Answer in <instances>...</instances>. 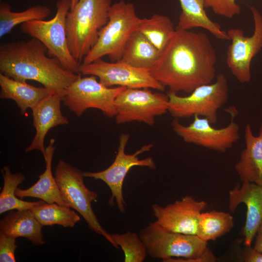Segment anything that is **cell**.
<instances>
[{
  "label": "cell",
  "mask_w": 262,
  "mask_h": 262,
  "mask_svg": "<svg viewBox=\"0 0 262 262\" xmlns=\"http://www.w3.org/2000/svg\"><path fill=\"white\" fill-rule=\"evenodd\" d=\"M216 61V50L207 34L176 29L149 72L169 91L191 93L212 82Z\"/></svg>",
  "instance_id": "1"
},
{
  "label": "cell",
  "mask_w": 262,
  "mask_h": 262,
  "mask_svg": "<svg viewBox=\"0 0 262 262\" xmlns=\"http://www.w3.org/2000/svg\"><path fill=\"white\" fill-rule=\"evenodd\" d=\"M0 73L21 82H37L61 96L81 76L49 56L47 48L32 37L0 44Z\"/></svg>",
  "instance_id": "2"
},
{
  "label": "cell",
  "mask_w": 262,
  "mask_h": 262,
  "mask_svg": "<svg viewBox=\"0 0 262 262\" xmlns=\"http://www.w3.org/2000/svg\"><path fill=\"white\" fill-rule=\"evenodd\" d=\"M147 254L165 262H214L217 260L207 242L197 235L168 231L155 221L140 231Z\"/></svg>",
  "instance_id": "3"
},
{
  "label": "cell",
  "mask_w": 262,
  "mask_h": 262,
  "mask_svg": "<svg viewBox=\"0 0 262 262\" xmlns=\"http://www.w3.org/2000/svg\"><path fill=\"white\" fill-rule=\"evenodd\" d=\"M112 0H79L66 18L69 49L81 63L97 42L101 29L107 23Z\"/></svg>",
  "instance_id": "4"
},
{
  "label": "cell",
  "mask_w": 262,
  "mask_h": 262,
  "mask_svg": "<svg viewBox=\"0 0 262 262\" xmlns=\"http://www.w3.org/2000/svg\"><path fill=\"white\" fill-rule=\"evenodd\" d=\"M140 20L132 3L122 0L113 4L107 23L100 31L97 42L84 57L82 64L91 63L106 55L113 61H119L127 39L137 30Z\"/></svg>",
  "instance_id": "5"
},
{
  "label": "cell",
  "mask_w": 262,
  "mask_h": 262,
  "mask_svg": "<svg viewBox=\"0 0 262 262\" xmlns=\"http://www.w3.org/2000/svg\"><path fill=\"white\" fill-rule=\"evenodd\" d=\"M229 92L227 79L224 74L219 73L214 82L198 86L187 96L181 97L169 91L168 112L174 118L197 115L207 118L212 124H215L218 110L228 100Z\"/></svg>",
  "instance_id": "6"
},
{
  "label": "cell",
  "mask_w": 262,
  "mask_h": 262,
  "mask_svg": "<svg viewBox=\"0 0 262 262\" xmlns=\"http://www.w3.org/2000/svg\"><path fill=\"white\" fill-rule=\"evenodd\" d=\"M71 0H58L56 12L50 20H35L20 25L21 32L40 41L47 49L49 56L57 58L67 69L79 73L81 63L71 54L67 44L66 18Z\"/></svg>",
  "instance_id": "7"
},
{
  "label": "cell",
  "mask_w": 262,
  "mask_h": 262,
  "mask_svg": "<svg viewBox=\"0 0 262 262\" xmlns=\"http://www.w3.org/2000/svg\"><path fill=\"white\" fill-rule=\"evenodd\" d=\"M84 177L81 170L64 160H60L55 167V179L68 206L83 217L91 230L104 237L118 249L111 234L101 226L93 211L92 203L97 201L98 194L85 185Z\"/></svg>",
  "instance_id": "8"
},
{
  "label": "cell",
  "mask_w": 262,
  "mask_h": 262,
  "mask_svg": "<svg viewBox=\"0 0 262 262\" xmlns=\"http://www.w3.org/2000/svg\"><path fill=\"white\" fill-rule=\"evenodd\" d=\"M126 88L106 87L95 76H80L65 89L62 102L78 117L87 109L94 108L108 117H113L116 115L115 98Z\"/></svg>",
  "instance_id": "9"
},
{
  "label": "cell",
  "mask_w": 262,
  "mask_h": 262,
  "mask_svg": "<svg viewBox=\"0 0 262 262\" xmlns=\"http://www.w3.org/2000/svg\"><path fill=\"white\" fill-rule=\"evenodd\" d=\"M130 138L127 133H122L119 137V145L115 158L112 164L106 169L98 172H84L85 177L100 180L109 187L112 196L109 203L112 206L114 201L121 213L125 211L126 203L123 195V185L124 179L130 170L133 167H147L151 169L156 168L151 157L139 159L138 155L149 151L153 147L152 144L144 145L133 154H126L125 147Z\"/></svg>",
  "instance_id": "10"
},
{
  "label": "cell",
  "mask_w": 262,
  "mask_h": 262,
  "mask_svg": "<svg viewBox=\"0 0 262 262\" xmlns=\"http://www.w3.org/2000/svg\"><path fill=\"white\" fill-rule=\"evenodd\" d=\"M167 95L153 93L148 88H126L115 100L116 123L134 121L153 125L155 117L168 111Z\"/></svg>",
  "instance_id": "11"
},
{
  "label": "cell",
  "mask_w": 262,
  "mask_h": 262,
  "mask_svg": "<svg viewBox=\"0 0 262 262\" xmlns=\"http://www.w3.org/2000/svg\"><path fill=\"white\" fill-rule=\"evenodd\" d=\"M227 112L230 114L231 120L229 124L222 128H215L207 118L197 115L194 116L193 121L188 126L181 124L178 119L175 118L171 123L172 127L186 143L225 152L239 138V127L234 121L237 111L234 107H230Z\"/></svg>",
  "instance_id": "12"
},
{
  "label": "cell",
  "mask_w": 262,
  "mask_h": 262,
  "mask_svg": "<svg viewBox=\"0 0 262 262\" xmlns=\"http://www.w3.org/2000/svg\"><path fill=\"white\" fill-rule=\"evenodd\" d=\"M250 9L254 24L251 36H245L243 31L237 28H230L227 32L231 41L227 52V65L242 83L250 81L252 60L262 49V16L255 7L251 6Z\"/></svg>",
  "instance_id": "13"
},
{
  "label": "cell",
  "mask_w": 262,
  "mask_h": 262,
  "mask_svg": "<svg viewBox=\"0 0 262 262\" xmlns=\"http://www.w3.org/2000/svg\"><path fill=\"white\" fill-rule=\"evenodd\" d=\"M79 73L84 76H95L108 87L117 85L128 88H153L161 91L165 89L149 71L120 61L109 63L99 58L88 64H81Z\"/></svg>",
  "instance_id": "14"
},
{
  "label": "cell",
  "mask_w": 262,
  "mask_h": 262,
  "mask_svg": "<svg viewBox=\"0 0 262 262\" xmlns=\"http://www.w3.org/2000/svg\"><path fill=\"white\" fill-rule=\"evenodd\" d=\"M207 206L206 202L196 200L187 195L165 206L153 204L152 210L155 222L164 229L196 235L199 215Z\"/></svg>",
  "instance_id": "15"
},
{
  "label": "cell",
  "mask_w": 262,
  "mask_h": 262,
  "mask_svg": "<svg viewBox=\"0 0 262 262\" xmlns=\"http://www.w3.org/2000/svg\"><path fill=\"white\" fill-rule=\"evenodd\" d=\"M244 203L246 207V218L243 229L245 246H250L262 223V186L248 181L237 184L229 191V208L234 213Z\"/></svg>",
  "instance_id": "16"
},
{
  "label": "cell",
  "mask_w": 262,
  "mask_h": 262,
  "mask_svg": "<svg viewBox=\"0 0 262 262\" xmlns=\"http://www.w3.org/2000/svg\"><path fill=\"white\" fill-rule=\"evenodd\" d=\"M62 96L52 93L42 100L32 110L33 125L35 129V135L25 151L38 150L45 154L44 141L49 131L59 125L69 124L66 117L61 111Z\"/></svg>",
  "instance_id": "17"
},
{
  "label": "cell",
  "mask_w": 262,
  "mask_h": 262,
  "mask_svg": "<svg viewBox=\"0 0 262 262\" xmlns=\"http://www.w3.org/2000/svg\"><path fill=\"white\" fill-rule=\"evenodd\" d=\"M244 137L246 147L235 165L236 171L242 182L262 186V123L257 136L254 135L251 126L247 124Z\"/></svg>",
  "instance_id": "18"
},
{
  "label": "cell",
  "mask_w": 262,
  "mask_h": 262,
  "mask_svg": "<svg viewBox=\"0 0 262 262\" xmlns=\"http://www.w3.org/2000/svg\"><path fill=\"white\" fill-rule=\"evenodd\" d=\"M55 141L54 138H51L45 148V154L43 156L46 163L45 171L39 175L38 181L29 188L21 189L17 188L15 192L17 197L21 198L25 197H35L49 203H56L69 207L52 174L51 165L55 149Z\"/></svg>",
  "instance_id": "19"
},
{
  "label": "cell",
  "mask_w": 262,
  "mask_h": 262,
  "mask_svg": "<svg viewBox=\"0 0 262 262\" xmlns=\"http://www.w3.org/2000/svg\"><path fill=\"white\" fill-rule=\"evenodd\" d=\"M0 98L14 100L22 115L28 109L32 110L42 100L55 93L45 87H36L26 82L17 81L0 73Z\"/></svg>",
  "instance_id": "20"
},
{
  "label": "cell",
  "mask_w": 262,
  "mask_h": 262,
  "mask_svg": "<svg viewBox=\"0 0 262 262\" xmlns=\"http://www.w3.org/2000/svg\"><path fill=\"white\" fill-rule=\"evenodd\" d=\"M42 227L31 210L11 211L0 221V234L24 237L34 245H42L45 243Z\"/></svg>",
  "instance_id": "21"
},
{
  "label": "cell",
  "mask_w": 262,
  "mask_h": 262,
  "mask_svg": "<svg viewBox=\"0 0 262 262\" xmlns=\"http://www.w3.org/2000/svg\"><path fill=\"white\" fill-rule=\"evenodd\" d=\"M181 8L177 29L190 30L195 28L206 29L216 38L228 40L227 32L207 16L204 0H179Z\"/></svg>",
  "instance_id": "22"
},
{
  "label": "cell",
  "mask_w": 262,
  "mask_h": 262,
  "mask_svg": "<svg viewBox=\"0 0 262 262\" xmlns=\"http://www.w3.org/2000/svg\"><path fill=\"white\" fill-rule=\"evenodd\" d=\"M161 53L157 48L136 30L127 39L121 57L118 61L149 71L156 64Z\"/></svg>",
  "instance_id": "23"
},
{
  "label": "cell",
  "mask_w": 262,
  "mask_h": 262,
  "mask_svg": "<svg viewBox=\"0 0 262 262\" xmlns=\"http://www.w3.org/2000/svg\"><path fill=\"white\" fill-rule=\"evenodd\" d=\"M4 184L0 194V214L13 210H31L42 200L29 202L19 199L16 195L17 186L25 180V176L20 172L12 173L9 166L1 169Z\"/></svg>",
  "instance_id": "24"
},
{
  "label": "cell",
  "mask_w": 262,
  "mask_h": 262,
  "mask_svg": "<svg viewBox=\"0 0 262 262\" xmlns=\"http://www.w3.org/2000/svg\"><path fill=\"white\" fill-rule=\"evenodd\" d=\"M71 208L56 203H49L42 200L31 209L33 214L42 226L59 225L72 228L81 218Z\"/></svg>",
  "instance_id": "25"
},
{
  "label": "cell",
  "mask_w": 262,
  "mask_h": 262,
  "mask_svg": "<svg viewBox=\"0 0 262 262\" xmlns=\"http://www.w3.org/2000/svg\"><path fill=\"white\" fill-rule=\"evenodd\" d=\"M175 30L171 19L160 14H154L149 18H140L137 28V30L161 52L167 45Z\"/></svg>",
  "instance_id": "26"
},
{
  "label": "cell",
  "mask_w": 262,
  "mask_h": 262,
  "mask_svg": "<svg viewBox=\"0 0 262 262\" xmlns=\"http://www.w3.org/2000/svg\"><path fill=\"white\" fill-rule=\"evenodd\" d=\"M50 14V8L42 5L33 6L21 12H13L8 3L2 2L0 4V37L10 33L19 24L44 19Z\"/></svg>",
  "instance_id": "27"
},
{
  "label": "cell",
  "mask_w": 262,
  "mask_h": 262,
  "mask_svg": "<svg viewBox=\"0 0 262 262\" xmlns=\"http://www.w3.org/2000/svg\"><path fill=\"white\" fill-rule=\"evenodd\" d=\"M234 225L233 217L229 213L211 211L199 215L197 236L208 242L229 232Z\"/></svg>",
  "instance_id": "28"
},
{
  "label": "cell",
  "mask_w": 262,
  "mask_h": 262,
  "mask_svg": "<svg viewBox=\"0 0 262 262\" xmlns=\"http://www.w3.org/2000/svg\"><path fill=\"white\" fill-rule=\"evenodd\" d=\"M116 245L120 246L124 253L125 262H143L145 260L147 250L139 235L128 231L118 234L111 233Z\"/></svg>",
  "instance_id": "29"
},
{
  "label": "cell",
  "mask_w": 262,
  "mask_h": 262,
  "mask_svg": "<svg viewBox=\"0 0 262 262\" xmlns=\"http://www.w3.org/2000/svg\"><path fill=\"white\" fill-rule=\"evenodd\" d=\"M206 8H210L216 15L231 18L239 15L240 5L236 0H204Z\"/></svg>",
  "instance_id": "30"
},
{
  "label": "cell",
  "mask_w": 262,
  "mask_h": 262,
  "mask_svg": "<svg viewBox=\"0 0 262 262\" xmlns=\"http://www.w3.org/2000/svg\"><path fill=\"white\" fill-rule=\"evenodd\" d=\"M16 238L0 234V262H15V252L17 247Z\"/></svg>",
  "instance_id": "31"
},
{
  "label": "cell",
  "mask_w": 262,
  "mask_h": 262,
  "mask_svg": "<svg viewBox=\"0 0 262 262\" xmlns=\"http://www.w3.org/2000/svg\"><path fill=\"white\" fill-rule=\"evenodd\" d=\"M242 258L245 262H262V253L250 246H245Z\"/></svg>",
  "instance_id": "32"
},
{
  "label": "cell",
  "mask_w": 262,
  "mask_h": 262,
  "mask_svg": "<svg viewBox=\"0 0 262 262\" xmlns=\"http://www.w3.org/2000/svg\"><path fill=\"white\" fill-rule=\"evenodd\" d=\"M255 238L254 247L262 253V223L257 231Z\"/></svg>",
  "instance_id": "33"
},
{
  "label": "cell",
  "mask_w": 262,
  "mask_h": 262,
  "mask_svg": "<svg viewBox=\"0 0 262 262\" xmlns=\"http://www.w3.org/2000/svg\"><path fill=\"white\" fill-rule=\"evenodd\" d=\"M79 0H71L70 8L73 7Z\"/></svg>",
  "instance_id": "34"
}]
</instances>
